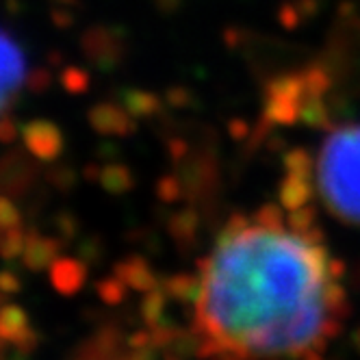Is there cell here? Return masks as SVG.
<instances>
[{
    "label": "cell",
    "instance_id": "cell-12",
    "mask_svg": "<svg viewBox=\"0 0 360 360\" xmlns=\"http://www.w3.org/2000/svg\"><path fill=\"white\" fill-rule=\"evenodd\" d=\"M20 224H22V215H20L18 207L7 195H0V230H7V228L20 226Z\"/></svg>",
    "mask_w": 360,
    "mask_h": 360
},
{
    "label": "cell",
    "instance_id": "cell-5",
    "mask_svg": "<svg viewBox=\"0 0 360 360\" xmlns=\"http://www.w3.org/2000/svg\"><path fill=\"white\" fill-rule=\"evenodd\" d=\"M37 169L27 157L20 152H9L7 157L0 161V187L7 189L11 195H22L35 183Z\"/></svg>",
    "mask_w": 360,
    "mask_h": 360
},
{
    "label": "cell",
    "instance_id": "cell-14",
    "mask_svg": "<svg viewBox=\"0 0 360 360\" xmlns=\"http://www.w3.org/2000/svg\"><path fill=\"white\" fill-rule=\"evenodd\" d=\"M46 178H48V183H53L61 191H68L74 185V174L65 165H53L46 172Z\"/></svg>",
    "mask_w": 360,
    "mask_h": 360
},
{
    "label": "cell",
    "instance_id": "cell-17",
    "mask_svg": "<svg viewBox=\"0 0 360 360\" xmlns=\"http://www.w3.org/2000/svg\"><path fill=\"white\" fill-rule=\"evenodd\" d=\"M13 345H15V352H18V354L29 356V354H33V352L37 349V345H39V334H37L33 328H29Z\"/></svg>",
    "mask_w": 360,
    "mask_h": 360
},
{
    "label": "cell",
    "instance_id": "cell-7",
    "mask_svg": "<svg viewBox=\"0 0 360 360\" xmlns=\"http://www.w3.org/2000/svg\"><path fill=\"white\" fill-rule=\"evenodd\" d=\"M87 280V269L83 263L74 259H57L50 265V282H53L55 291L61 295H76Z\"/></svg>",
    "mask_w": 360,
    "mask_h": 360
},
{
    "label": "cell",
    "instance_id": "cell-3",
    "mask_svg": "<svg viewBox=\"0 0 360 360\" xmlns=\"http://www.w3.org/2000/svg\"><path fill=\"white\" fill-rule=\"evenodd\" d=\"M24 79V55L15 41L0 31V115L18 100V87Z\"/></svg>",
    "mask_w": 360,
    "mask_h": 360
},
{
    "label": "cell",
    "instance_id": "cell-10",
    "mask_svg": "<svg viewBox=\"0 0 360 360\" xmlns=\"http://www.w3.org/2000/svg\"><path fill=\"white\" fill-rule=\"evenodd\" d=\"M24 85H27V89L33 94H44L50 89V85H53V74L44 68H35L24 76Z\"/></svg>",
    "mask_w": 360,
    "mask_h": 360
},
{
    "label": "cell",
    "instance_id": "cell-21",
    "mask_svg": "<svg viewBox=\"0 0 360 360\" xmlns=\"http://www.w3.org/2000/svg\"><path fill=\"white\" fill-rule=\"evenodd\" d=\"M61 59H63L61 53H50V55H48V63H50V65H59Z\"/></svg>",
    "mask_w": 360,
    "mask_h": 360
},
{
    "label": "cell",
    "instance_id": "cell-22",
    "mask_svg": "<svg viewBox=\"0 0 360 360\" xmlns=\"http://www.w3.org/2000/svg\"><path fill=\"white\" fill-rule=\"evenodd\" d=\"M57 3H76V0H57Z\"/></svg>",
    "mask_w": 360,
    "mask_h": 360
},
{
    "label": "cell",
    "instance_id": "cell-9",
    "mask_svg": "<svg viewBox=\"0 0 360 360\" xmlns=\"http://www.w3.org/2000/svg\"><path fill=\"white\" fill-rule=\"evenodd\" d=\"M29 233L20 226H11L7 230H0V259L3 261H15L18 256L24 254L27 248Z\"/></svg>",
    "mask_w": 360,
    "mask_h": 360
},
{
    "label": "cell",
    "instance_id": "cell-4",
    "mask_svg": "<svg viewBox=\"0 0 360 360\" xmlns=\"http://www.w3.org/2000/svg\"><path fill=\"white\" fill-rule=\"evenodd\" d=\"M22 141L37 161H57L63 152V135L50 120H29L22 124Z\"/></svg>",
    "mask_w": 360,
    "mask_h": 360
},
{
    "label": "cell",
    "instance_id": "cell-18",
    "mask_svg": "<svg viewBox=\"0 0 360 360\" xmlns=\"http://www.w3.org/2000/svg\"><path fill=\"white\" fill-rule=\"evenodd\" d=\"M55 226L59 230V235H63V237H72L76 233V221L70 213H59L55 219Z\"/></svg>",
    "mask_w": 360,
    "mask_h": 360
},
{
    "label": "cell",
    "instance_id": "cell-13",
    "mask_svg": "<svg viewBox=\"0 0 360 360\" xmlns=\"http://www.w3.org/2000/svg\"><path fill=\"white\" fill-rule=\"evenodd\" d=\"M98 295L107 304H120L126 295V289L120 280H102L98 285Z\"/></svg>",
    "mask_w": 360,
    "mask_h": 360
},
{
    "label": "cell",
    "instance_id": "cell-1",
    "mask_svg": "<svg viewBox=\"0 0 360 360\" xmlns=\"http://www.w3.org/2000/svg\"><path fill=\"white\" fill-rule=\"evenodd\" d=\"M339 271L302 202L267 204L221 230L195 280L200 332L250 360L315 354L343 306Z\"/></svg>",
    "mask_w": 360,
    "mask_h": 360
},
{
    "label": "cell",
    "instance_id": "cell-19",
    "mask_svg": "<svg viewBox=\"0 0 360 360\" xmlns=\"http://www.w3.org/2000/svg\"><path fill=\"white\" fill-rule=\"evenodd\" d=\"M50 18H53V22L57 24V27L59 29H68L70 27V24H72V15L65 11V9H53V11H50Z\"/></svg>",
    "mask_w": 360,
    "mask_h": 360
},
{
    "label": "cell",
    "instance_id": "cell-8",
    "mask_svg": "<svg viewBox=\"0 0 360 360\" xmlns=\"http://www.w3.org/2000/svg\"><path fill=\"white\" fill-rule=\"evenodd\" d=\"M29 328H31V323H29V315L24 308H20L15 304L0 306V343L13 345Z\"/></svg>",
    "mask_w": 360,
    "mask_h": 360
},
{
    "label": "cell",
    "instance_id": "cell-16",
    "mask_svg": "<svg viewBox=\"0 0 360 360\" xmlns=\"http://www.w3.org/2000/svg\"><path fill=\"white\" fill-rule=\"evenodd\" d=\"M20 131L22 128L18 126V122L11 115H7V113L0 115V143H13Z\"/></svg>",
    "mask_w": 360,
    "mask_h": 360
},
{
    "label": "cell",
    "instance_id": "cell-15",
    "mask_svg": "<svg viewBox=\"0 0 360 360\" xmlns=\"http://www.w3.org/2000/svg\"><path fill=\"white\" fill-rule=\"evenodd\" d=\"M22 291V280L15 271L11 269H0V293L5 295H15Z\"/></svg>",
    "mask_w": 360,
    "mask_h": 360
},
{
    "label": "cell",
    "instance_id": "cell-2",
    "mask_svg": "<svg viewBox=\"0 0 360 360\" xmlns=\"http://www.w3.org/2000/svg\"><path fill=\"white\" fill-rule=\"evenodd\" d=\"M317 191L332 215L360 226V124L339 128L321 143Z\"/></svg>",
    "mask_w": 360,
    "mask_h": 360
},
{
    "label": "cell",
    "instance_id": "cell-11",
    "mask_svg": "<svg viewBox=\"0 0 360 360\" xmlns=\"http://www.w3.org/2000/svg\"><path fill=\"white\" fill-rule=\"evenodd\" d=\"M61 85L72 94H81L87 89V74L79 68H68L61 74Z\"/></svg>",
    "mask_w": 360,
    "mask_h": 360
},
{
    "label": "cell",
    "instance_id": "cell-6",
    "mask_svg": "<svg viewBox=\"0 0 360 360\" xmlns=\"http://www.w3.org/2000/svg\"><path fill=\"white\" fill-rule=\"evenodd\" d=\"M27 233H29V239H27V248H24V254H22L24 267L31 271L48 269L59 256V248H61L59 241L53 237H39L33 228L27 230Z\"/></svg>",
    "mask_w": 360,
    "mask_h": 360
},
{
    "label": "cell",
    "instance_id": "cell-20",
    "mask_svg": "<svg viewBox=\"0 0 360 360\" xmlns=\"http://www.w3.org/2000/svg\"><path fill=\"white\" fill-rule=\"evenodd\" d=\"M7 11L11 13V15H18L20 11H22V3H20V0H7Z\"/></svg>",
    "mask_w": 360,
    "mask_h": 360
}]
</instances>
